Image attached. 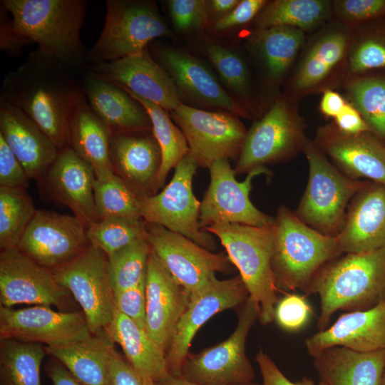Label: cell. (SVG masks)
I'll return each mask as SVG.
<instances>
[{
  "mask_svg": "<svg viewBox=\"0 0 385 385\" xmlns=\"http://www.w3.org/2000/svg\"><path fill=\"white\" fill-rule=\"evenodd\" d=\"M83 92L66 66L37 49L4 79L1 98L33 120L58 150L69 147V125Z\"/></svg>",
  "mask_w": 385,
  "mask_h": 385,
  "instance_id": "6da1fadb",
  "label": "cell"
},
{
  "mask_svg": "<svg viewBox=\"0 0 385 385\" xmlns=\"http://www.w3.org/2000/svg\"><path fill=\"white\" fill-rule=\"evenodd\" d=\"M319 296L321 310L317 326L328 327L333 314L373 307L385 300V247L346 253L324 265L304 292Z\"/></svg>",
  "mask_w": 385,
  "mask_h": 385,
  "instance_id": "7a4b0ae2",
  "label": "cell"
},
{
  "mask_svg": "<svg viewBox=\"0 0 385 385\" xmlns=\"http://www.w3.org/2000/svg\"><path fill=\"white\" fill-rule=\"evenodd\" d=\"M15 31L65 66L83 56L80 39L86 1L83 0H3Z\"/></svg>",
  "mask_w": 385,
  "mask_h": 385,
  "instance_id": "3957f363",
  "label": "cell"
},
{
  "mask_svg": "<svg viewBox=\"0 0 385 385\" xmlns=\"http://www.w3.org/2000/svg\"><path fill=\"white\" fill-rule=\"evenodd\" d=\"M273 229L271 265L277 290L304 292L324 265L342 255L336 237L308 226L286 206L278 208Z\"/></svg>",
  "mask_w": 385,
  "mask_h": 385,
  "instance_id": "277c9868",
  "label": "cell"
},
{
  "mask_svg": "<svg viewBox=\"0 0 385 385\" xmlns=\"http://www.w3.org/2000/svg\"><path fill=\"white\" fill-rule=\"evenodd\" d=\"M205 230L218 237L230 262L239 270L250 297L260 306V323L270 324L279 300L271 265L273 225L255 227L221 223Z\"/></svg>",
  "mask_w": 385,
  "mask_h": 385,
  "instance_id": "5b68a950",
  "label": "cell"
},
{
  "mask_svg": "<svg viewBox=\"0 0 385 385\" xmlns=\"http://www.w3.org/2000/svg\"><path fill=\"white\" fill-rule=\"evenodd\" d=\"M303 151L309 163V178L294 213L315 230L336 237L344 224L348 202L369 182L344 175L314 143L307 140Z\"/></svg>",
  "mask_w": 385,
  "mask_h": 385,
  "instance_id": "8992f818",
  "label": "cell"
},
{
  "mask_svg": "<svg viewBox=\"0 0 385 385\" xmlns=\"http://www.w3.org/2000/svg\"><path fill=\"white\" fill-rule=\"evenodd\" d=\"M238 320L228 339L201 352L189 354L180 376L200 385H245L255 378V369L246 355L248 334L260 319L259 304L249 296L240 306Z\"/></svg>",
  "mask_w": 385,
  "mask_h": 385,
  "instance_id": "52a82bcc",
  "label": "cell"
},
{
  "mask_svg": "<svg viewBox=\"0 0 385 385\" xmlns=\"http://www.w3.org/2000/svg\"><path fill=\"white\" fill-rule=\"evenodd\" d=\"M105 23L87 53L95 64L138 53L153 39L168 34L164 21L152 3L107 0Z\"/></svg>",
  "mask_w": 385,
  "mask_h": 385,
  "instance_id": "ba28073f",
  "label": "cell"
},
{
  "mask_svg": "<svg viewBox=\"0 0 385 385\" xmlns=\"http://www.w3.org/2000/svg\"><path fill=\"white\" fill-rule=\"evenodd\" d=\"M197 167L189 155L184 157L175 166L170 183L160 192L140 197L141 218L147 223L183 235L212 252L217 245L210 233L200 227L201 202L192 190Z\"/></svg>",
  "mask_w": 385,
  "mask_h": 385,
  "instance_id": "9c48e42d",
  "label": "cell"
},
{
  "mask_svg": "<svg viewBox=\"0 0 385 385\" xmlns=\"http://www.w3.org/2000/svg\"><path fill=\"white\" fill-rule=\"evenodd\" d=\"M170 113L197 166L209 168L217 160L239 158L247 131L237 115L207 111L182 102Z\"/></svg>",
  "mask_w": 385,
  "mask_h": 385,
  "instance_id": "30bf717a",
  "label": "cell"
},
{
  "mask_svg": "<svg viewBox=\"0 0 385 385\" xmlns=\"http://www.w3.org/2000/svg\"><path fill=\"white\" fill-rule=\"evenodd\" d=\"M51 270L81 306L91 332L105 331L114 309L108 256L91 245L70 262Z\"/></svg>",
  "mask_w": 385,
  "mask_h": 385,
  "instance_id": "8fae6325",
  "label": "cell"
},
{
  "mask_svg": "<svg viewBox=\"0 0 385 385\" xmlns=\"http://www.w3.org/2000/svg\"><path fill=\"white\" fill-rule=\"evenodd\" d=\"M209 170L210 183L201 202L199 217L202 230L221 223L255 227L274 224V217L261 212L250 199L252 179L257 175L267 174L266 167L250 170L242 182L235 179L234 169L227 159L215 162Z\"/></svg>",
  "mask_w": 385,
  "mask_h": 385,
  "instance_id": "7c38bea8",
  "label": "cell"
},
{
  "mask_svg": "<svg viewBox=\"0 0 385 385\" xmlns=\"http://www.w3.org/2000/svg\"><path fill=\"white\" fill-rule=\"evenodd\" d=\"M146 229L152 252L190 296L204 288L216 272L231 270V262L223 253H213L158 225L146 222Z\"/></svg>",
  "mask_w": 385,
  "mask_h": 385,
  "instance_id": "4fadbf2b",
  "label": "cell"
},
{
  "mask_svg": "<svg viewBox=\"0 0 385 385\" xmlns=\"http://www.w3.org/2000/svg\"><path fill=\"white\" fill-rule=\"evenodd\" d=\"M307 139L302 121L283 99L278 100L247 135L234 168L235 175L284 160L304 148Z\"/></svg>",
  "mask_w": 385,
  "mask_h": 385,
  "instance_id": "5bb4252c",
  "label": "cell"
},
{
  "mask_svg": "<svg viewBox=\"0 0 385 385\" xmlns=\"http://www.w3.org/2000/svg\"><path fill=\"white\" fill-rule=\"evenodd\" d=\"M249 296L240 275L224 280L215 277L204 288L190 295L165 353L169 374L180 376L191 342L207 321L220 312L241 306Z\"/></svg>",
  "mask_w": 385,
  "mask_h": 385,
  "instance_id": "9a60e30c",
  "label": "cell"
},
{
  "mask_svg": "<svg viewBox=\"0 0 385 385\" xmlns=\"http://www.w3.org/2000/svg\"><path fill=\"white\" fill-rule=\"evenodd\" d=\"M90 245L87 228L78 217L36 210L16 248L40 265L53 270L70 262Z\"/></svg>",
  "mask_w": 385,
  "mask_h": 385,
  "instance_id": "2e32d148",
  "label": "cell"
},
{
  "mask_svg": "<svg viewBox=\"0 0 385 385\" xmlns=\"http://www.w3.org/2000/svg\"><path fill=\"white\" fill-rule=\"evenodd\" d=\"M71 294L61 286L51 270L43 267L16 247L1 250L0 304L12 307L26 304L68 310Z\"/></svg>",
  "mask_w": 385,
  "mask_h": 385,
  "instance_id": "e0dca14e",
  "label": "cell"
},
{
  "mask_svg": "<svg viewBox=\"0 0 385 385\" xmlns=\"http://www.w3.org/2000/svg\"><path fill=\"white\" fill-rule=\"evenodd\" d=\"M92 335L83 312L55 311L42 305L19 309L0 307L1 339L58 346Z\"/></svg>",
  "mask_w": 385,
  "mask_h": 385,
  "instance_id": "ac0fdd59",
  "label": "cell"
},
{
  "mask_svg": "<svg viewBox=\"0 0 385 385\" xmlns=\"http://www.w3.org/2000/svg\"><path fill=\"white\" fill-rule=\"evenodd\" d=\"M93 73L120 88L172 111L180 101L169 73L147 50L110 62L95 64Z\"/></svg>",
  "mask_w": 385,
  "mask_h": 385,
  "instance_id": "d6986e66",
  "label": "cell"
},
{
  "mask_svg": "<svg viewBox=\"0 0 385 385\" xmlns=\"http://www.w3.org/2000/svg\"><path fill=\"white\" fill-rule=\"evenodd\" d=\"M96 180L92 167L67 147L59 150L40 181L48 197L69 207L88 229L99 220L94 201Z\"/></svg>",
  "mask_w": 385,
  "mask_h": 385,
  "instance_id": "ffe728a7",
  "label": "cell"
},
{
  "mask_svg": "<svg viewBox=\"0 0 385 385\" xmlns=\"http://www.w3.org/2000/svg\"><path fill=\"white\" fill-rule=\"evenodd\" d=\"M315 145L346 176L385 185V145L369 132L348 134L328 125L318 130Z\"/></svg>",
  "mask_w": 385,
  "mask_h": 385,
  "instance_id": "44dd1931",
  "label": "cell"
},
{
  "mask_svg": "<svg viewBox=\"0 0 385 385\" xmlns=\"http://www.w3.org/2000/svg\"><path fill=\"white\" fill-rule=\"evenodd\" d=\"M145 330L166 353L190 296L171 277L152 250L145 276Z\"/></svg>",
  "mask_w": 385,
  "mask_h": 385,
  "instance_id": "7402d4cb",
  "label": "cell"
},
{
  "mask_svg": "<svg viewBox=\"0 0 385 385\" xmlns=\"http://www.w3.org/2000/svg\"><path fill=\"white\" fill-rule=\"evenodd\" d=\"M336 238L342 254L385 247V185L369 182L354 196Z\"/></svg>",
  "mask_w": 385,
  "mask_h": 385,
  "instance_id": "603a6c76",
  "label": "cell"
},
{
  "mask_svg": "<svg viewBox=\"0 0 385 385\" xmlns=\"http://www.w3.org/2000/svg\"><path fill=\"white\" fill-rule=\"evenodd\" d=\"M304 344L311 356L332 346L359 352L385 350V300L340 315L331 326L307 338Z\"/></svg>",
  "mask_w": 385,
  "mask_h": 385,
  "instance_id": "cb8c5ba5",
  "label": "cell"
},
{
  "mask_svg": "<svg viewBox=\"0 0 385 385\" xmlns=\"http://www.w3.org/2000/svg\"><path fill=\"white\" fill-rule=\"evenodd\" d=\"M0 135L30 179L40 181L59 152L52 140L33 120L22 111L1 98Z\"/></svg>",
  "mask_w": 385,
  "mask_h": 385,
  "instance_id": "d4e9b609",
  "label": "cell"
},
{
  "mask_svg": "<svg viewBox=\"0 0 385 385\" xmlns=\"http://www.w3.org/2000/svg\"><path fill=\"white\" fill-rule=\"evenodd\" d=\"M110 153L115 174L138 196L157 193L156 180L162 158L153 134H113Z\"/></svg>",
  "mask_w": 385,
  "mask_h": 385,
  "instance_id": "484cf974",
  "label": "cell"
},
{
  "mask_svg": "<svg viewBox=\"0 0 385 385\" xmlns=\"http://www.w3.org/2000/svg\"><path fill=\"white\" fill-rule=\"evenodd\" d=\"M158 57L180 96L237 115L248 116L247 112L227 94L212 72L197 58L174 48L160 49Z\"/></svg>",
  "mask_w": 385,
  "mask_h": 385,
  "instance_id": "4316f807",
  "label": "cell"
},
{
  "mask_svg": "<svg viewBox=\"0 0 385 385\" xmlns=\"http://www.w3.org/2000/svg\"><path fill=\"white\" fill-rule=\"evenodd\" d=\"M83 92L93 113L112 135L152 132L144 107L115 83L91 73L86 78Z\"/></svg>",
  "mask_w": 385,
  "mask_h": 385,
  "instance_id": "83f0119b",
  "label": "cell"
},
{
  "mask_svg": "<svg viewBox=\"0 0 385 385\" xmlns=\"http://www.w3.org/2000/svg\"><path fill=\"white\" fill-rule=\"evenodd\" d=\"M106 332L122 348L126 360L149 385H157L168 374L165 351L129 317L114 307Z\"/></svg>",
  "mask_w": 385,
  "mask_h": 385,
  "instance_id": "f1b7e54d",
  "label": "cell"
},
{
  "mask_svg": "<svg viewBox=\"0 0 385 385\" xmlns=\"http://www.w3.org/2000/svg\"><path fill=\"white\" fill-rule=\"evenodd\" d=\"M312 357L320 379L327 385H381L385 350L359 352L332 346Z\"/></svg>",
  "mask_w": 385,
  "mask_h": 385,
  "instance_id": "f546056e",
  "label": "cell"
},
{
  "mask_svg": "<svg viewBox=\"0 0 385 385\" xmlns=\"http://www.w3.org/2000/svg\"><path fill=\"white\" fill-rule=\"evenodd\" d=\"M112 133L89 106L83 94L73 111L69 125V147L103 180L114 175L111 158Z\"/></svg>",
  "mask_w": 385,
  "mask_h": 385,
  "instance_id": "4dcf8cb0",
  "label": "cell"
},
{
  "mask_svg": "<svg viewBox=\"0 0 385 385\" xmlns=\"http://www.w3.org/2000/svg\"><path fill=\"white\" fill-rule=\"evenodd\" d=\"M114 342L105 331L58 346H45L47 354L62 364L83 385H109Z\"/></svg>",
  "mask_w": 385,
  "mask_h": 385,
  "instance_id": "1f68e13d",
  "label": "cell"
},
{
  "mask_svg": "<svg viewBox=\"0 0 385 385\" xmlns=\"http://www.w3.org/2000/svg\"><path fill=\"white\" fill-rule=\"evenodd\" d=\"M46 354L38 343L1 339L0 385H41L40 371Z\"/></svg>",
  "mask_w": 385,
  "mask_h": 385,
  "instance_id": "d6a6232c",
  "label": "cell"
},
{
  "mask_svg": "<svg viewBox=\"0 0 385 385\" xmlns=\"http://www.w3.org/2000/svg\"><path fill=\"white\" fill-rule=\"evenodd\" d=\"M124 91L146 110L152 123V134L160 148L162 160L156 180L158 191L164 185L169 172L188 155L189 148L183 133L173 123L168 111L128 91Z\"/></svg>",
  "mask_w": 385,
  "mask_h": 385,
  "instance_id": "836d02e7",
  "label": "cell"
},
{
  "mask_svg": "<svg viewBox=\"0 0 385 385\" xmlns=\"http://www.w3.org/2000/svg\"><path fill=\"white\" fill-rule=\"evenodd\" d=\"M304 41L302 30L289 26L260 29L252 43L266 66L269 76L280 79L292 63Z\"/></svg>",
  "mask_w": 385,
  "mask_h": 385,
  "instance_id": "e575fe53",
  "label": "cell"
},
{
  "mask_svg": "<svg viewBox=\"0 0 385 385\" xmlns=\"http://www.w3.org/2000/svg\"><path fill=\"white\" fill-rule=\"evenodd\" d=\"M347 38L342 32L329 33L312 46L294 78L293 86L299 91L307 90L322 81L342 58Z\"/></svg>",
  "mask_w": 385,
  "mask_h": 385,
  "instance_id": "d590c367",
  "label": "cell"
},
{
  "mask_svg": "<svg viewBox=\"0 0 385 385\" xmlns=\"http://www.w3.org/2000/svg\"><path fill=\"white\" fill-rule=\"evenodd\" d=\"M327 5V1L320 0L274 1L260 14L256 25L259 29L276 26L307 29L322 21Z\"/></svg>",
  "mask_w": 385,
  "mask_h": 385,
  "instance_id": "8d00e7d4",
  "label": "cell"
},
{
  "mask_svg": "<svg viewBox=\"0 0 385 385\" xmlns=\"http://www.w3.org/2000/svg\"><path fill=\"white\" fill-rule=\"evenodd\" d=\"M36 211L25 188L0 186L1 250L17 247Z\"/></svg>",
  "mask_w": 385,
  "mask_h": 385,
  "instance_id": "74e56055",
  "label": "cell"
},
{
  "mask_svg": "<svg viewBox=\"0 0 385 385\" xmlns=\"http://www.w3.org/2000/svg\"><path fill=\"white\" fill-rule=\"evenodd\" d=\"M140 197L115 173L96 180L94 201L99 220L108 217L142 220Z\"/></svg>",
  "mask_w": 385,
  "mask_h": 385,
  "instance_id": "f35d334b",
  "label": "cell"
},
{
  "mask_svg": "<svg viewBox=\"0 0 385 385\" xmlns=\"http://www.w3.org/2000/svg\"><path fill=\"white\" fill-rule=\"evenodd\" d=\"M147 235L146 222L143 220L108 217L98 220L87 229L91 245L101 250L108 257Z\"/></svg>",
  "mask_w": 385,
  "mask_h": 385,
  "instance_id": "ab89813d",
  "label": "cell"
},
{
  "mask_svg": "<svg viewBox=\"0 0 385 385\" xmlns=\"http://www.w3.org/2000/svg\"><path fill=\"white\" fill-rule=\"evenodd\" d=\"M150 251L147 237L140 238L108 257L113 293L133 287L145 278Z\"/></svg>",
  "mask_w": 385,
  "mask_h": 385,
  "instance_id": "60d3db41",
  "label": "cell"
},
{
  "mask_svg": "<svg viewBox=\"0 0 385 385\" xmlns=\"http://www.w3.org/2000/svg\"><path fill=\"white\" fill-rule=\"evenodd\" d=\"M348 93L371 131L385 140V78L356 79L349 84Z\"/></svg>",
  "mask_w": 385,
  "mask_h": 385,
  "instance_id": "b9f144b4",
  "label": "cell"
},
{
  "mask_svg": "<svg viewBox=\"0 0 385 385\" xmlns=\"http://www.w3.org/2000/svg\"><path fill=\"white\" fill-rule=\"evenodd\" d=\"M205 51L227 86L240 96L248 95L250 76L243 60L231 50L217 43H207Z\"/></svg>",
  "mask_w": 385,
  "mask_h": 385,
  "instance_id": "7bdbcfd3",
  "label": "cell"
},
{
  "mask_svg": "<svg viewBox=\"0 0 385 385\" xmlns=\"http://www.w3.org/2000/svg\"><path fill=\"white\" fill-rule=\"evenodd\" d=\"M312 314V307L304 297L288 294L276 304L274 319L282 329L294 332L307 323Z\"/></svg>",
  "mask_w": 385,
  "mask_h": 385,
  "instance_id": "ee69618b",
  "label": "cell"
},
{
  "mask_svg": "<svg viewBox=\"0 0 385 385\" xmlns=\"http://www.w3.org/2000/svg\"><path fill=\"white\" fill-rule=\"evenodd\" d=\"M174 26L182 31L197 29L207 19L208 2L204 0H170L168 1Z\"/></svg>",
  "mask_w": 385,
  "mask_h": 385,
  "instance_id": "f6af8a7d",
  "label": "cell"
},
{
  "mask_svg": "<svg viewBox=\"0 0 385 385\" xmlns=\"http://www.w3.org/2000/svg\"><path fill=\"white\" fill-rule=\"evenodd\" d=\"M349 68L354 73L385 68V40L369 38L361 41L350 56Z\"/></svg>",
  "mask_w": 385,
  "mask_h": 385,
  "instance_id": "bcb514c9",
  "label": "cell"
},
{
  "mask_svg": "<svg viewBox=\"0 0 385 385\" xmlns=\"http://www.w3.org/2000/svg\"><path fill=\"white\" fill-rule=\"evenodd\" d=\"M114 307L122 314L145 328V278L138 284L113 293Z\"/></svg>",
  "mask_w": 385,
  "mask_h": 385,
  "instance_id": "7dc6e473",
  "label": "cell"
},
{
  "mask_svg": "<svg viewBox=\"0 0 385 385\" xmlns=\"http://www.w3.org/2000/svg\"><path fill=\"white\" fill-rule=\"evenodd\" d=\"M29 179L22 165L0 135V185L26 189Z\"/></svg>",
  "mask_w": 385,
  "mask_h": 385,
  "instance_id": "c3c4849f",
  "label": "cell"
},
{
  "mask_svg": "<svg viewBox=\"0 0 385 385\" xmlns=\"http://www.w3.org/2000/svg\"><path fill=\"white\" fill-rule=\"evenodd\" d=\"M336 4L338 13L351 21L366 20L385 13V0H343Z\"/></svg>",
  "mask_w": 385,
  "mask_h": 385,
  "instance_id": "681fc988",
  "label": "cell"
},
{
  "mask_svg": "<svg viewBox=\"0 0 385 385\" xmlns=\"http://www.w3.org/2000/svg\"><path fill=\"white\" fill-rule=\"evenodd\" d=\"M255 361L262 375V385H317L314 381L307 377L297 381L289 380L262 349L257 352ZM317 385L327 384L320 379Z\"/></svg>",
  "mask_w": 385,
  "mask_h": 385,
  "instance_id": "f907efd6",
  "label": "cell"
},
{
  "mask_svg": "<svg viewBox=\"0 0 385 385\" xmlns=\"http://www.w3.org/2000/svg\"><path fill=\"white\" fill-rule=\"evenodd\" d=\"M264 0H242L227 14L220 17L214 24L215 31H222L244 24L253 19L265 5Z\"/></svg>",
  "mask_w": 385,
  "mask_h": 385,
  "instance_id": "816d5d0a",
  "label": "cell"
},
{
  "mask_svg": "<svg viewBox=\"0 0 385 385\" xmlns=\"http://www.w3.org/2000/svg\"><path fill=\"white\" fill-rule=\"evenodd\" d=\"M109 370V385H149L139 376L128 361L116 352L115 349L111 357Z\"/></svg>",
  "mask_w": 385,
  "mask_h": 385,
  "instance_id": "f5cc1de1",
  "label": "cell"
},
{
  "mask_svg": "<svg viewBox=\"0 0 385 385\" xmlns=\"http://www.w3.org/2000/svg\"><path fill=\"white\" fill-rule=\"evenodd\" d=\"M6 14V10L4 7L1 8L0 47L1 50L9 55L16 56L21 53L22 48L25 45L31 42L16 33L12 19H10Z\"/></svg>",
  "mask_w": 385,
  "mask_h": 385,
  "instance_id": "db71d44e",
  "label": "cell"
},
{
  "mask_svg": "<svg viewBox=\"0 0 385 385\" xmlns=\"http://www.w3.org/2000/svg\"><path fill=\"white\" fill-rule=\"evenodd\" d=\"M335 125L343 133L359 134L370 132V128L359 111L346 103L342 111L334 118Z\"/></svg>",
  "mask_w": 385,
  "mask_h": 385,
  "instance_id": "11a10c76",
  "label": "cell"
},
{
  "mask_svg": "<svg viewBox=\"0 0 385 385\" xmlns=\"http://www.w3.org/2000/svg\"><path fill=\"white\" fill-rule=\"evenodd\" d=\"M52 385H83L60 362L53 361L46 369Z\"/></svg>",
  "mask_w": 385,
  "mask_h": 385,
  "instance_id": "9f6ffc18",
  "label": "cell"
},
{
  "mask_svg": "<svg viewBox=\"0 0 385 385\" xmlns=\"http://www.w3.org/2000/svg\"><path fill=\"white\" fill-rule=\"evenodd\" d=\"M346 104V101L339 93L327 90L322 98L320 110L325 115L335 118L342 111Z\"/></svg>",
  "mask_w": 385,
  "mask_h": 385,
  "instance_id": "6f0895ef",
  "label": "cell"
},
{
  "mask_svg": "<svg viewBox=\"0 0 385 385\" xmlns=\"http://www.w3.org/2000/svg\"><path fill=\"white\" fill-rule=\"evenodd\" d=\"M240 1L239 0H212L208 2V5L215 13L223 16L232 11Z\"/></svg>",
  "mask_w": 385,
  "mask_h": 385,
  "instance_id": "680465c9",
  "label": "cell"
},
{
  "mask_svg": "<svg viewBox=\"0 0 385 385\" xmlns=\"http://www.w3.org/2000/svg\"><path fill=\"white\" fill-rule=\"evenodd\" d=\"M158 385H200L187 379L182 378L181 376H176L172 374H168L164 379L160 381ZM245 385H260L259 384L252 382Z\"/></svg>",
  "mask_w": 385,
  "mask_h": 385,
  "instance_id": "91938a15",
  "label": "cell"
},
{
  "mask_svg": "<svg viewBox=\"0 0 385 385\" xmlns=\"http://www.w3.org/2000/svg\"><path fill=\"white\" fill-rule=\"evenodd\" d=\"M381 385H385V361Z\"/></svg>",
  "mask_w": 385,
  "mask_h": 385,
  "instance_id": "94428289",
  "label": "cell"
}]
</instances>
